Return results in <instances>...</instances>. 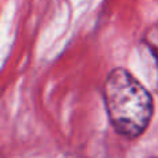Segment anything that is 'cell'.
I'll list each match as a JSON object with an SVG mask.
<instances>
[{
    "label": "cell",
    "mask_w": 158,
    "mask_h": 158,
    "mask_svg": "<svg viewBox=\"0 0 158 158\" xmlns=\"http://www.w3.org/2000/svg\"><path fill=\"white\" fill-rule=\"evenodd\" d=\"M151 158H156V157H151Z\"/></svg>",
    "instance_id": "obj_3"
},
{
    "label": "cell",
    "mask_w": 158,
    "mask_h": 158,
    "mask_svg": "<svg viewBox=\"0 0 158 158\" xmlns=\"http://www.w3.org/2000/svg\"><path fill=\"white\" fill-rule=\"evenodd\" d=\"M101 92L112 129L131 140L142 136L154 114V100L142 82L118 67L107 75Z\"/></svg>",
    "instance_id": "obj_1"
},
{
    "label": "cell",
    "mask_w": 158,
    "mask_h": 158,
    "mask_svg": "<svg viewBox=\"0 0 158 158\" xmlns=\"http://www.w3.org/2000/svg\"><path fill=\"white\" fill-rule=\"evenodd\" d=\"M0 158H3V156H2V153H0Z\"/></svg>",
    "instance_id": "obj_2"
}]
</instances>
